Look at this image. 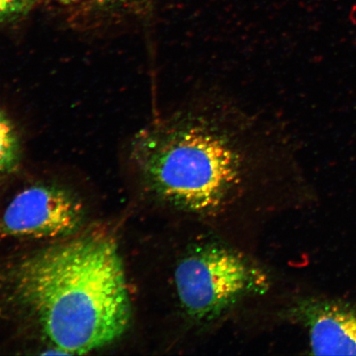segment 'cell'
Wrapping results in <instances>:
<instances>
[{
    "mask_svg": "<svg viewBox=\"0 0 356 356\" xmlns=\"http://www.w3.org/2000/svg\"><path fill=\"white\" fill-rule=\"evenodd\" d=\"M270 131L237 106L191 102L132 138L129 159L145 199L165 220L244 248L277 211L280 157Z\"/></svg>",
    "mask_w": 356,
    "mask_h": 356,
    "instance_id": "6da1fadb",
    "label": "cell"
},
{
    "mask_svg": "<svg viewBox=\"0 0 356 356\" xmlns=\"http://www.w3.org/2000/svg\"><path fill=\"white\" fill-rule=\"evenodd\" d=\"M7 299L58 354L104 348L130 327L132 301L118 245L83 234L22 258L7 274Z\"/></svg>",
    "mask_w": 356,
    "mask_h": 356,
    "instance_id": "7a4b0ae2",
    "label": "cell"
},
{
    "mask_svg": "<svg viewBox=\"0 0 356 356\" xmlns=\"http://www.w3.org/2000/svg\"><path fill=\"white\" fill-rule=\"evenodd\" d=\"M175 251L166 266L165 299L182 332L211 330L270 291L266 270L243 248L210 231Z\"/></svg>",
    "mask_w": 356,
    "mask_h": 356,
    "instance_id": "3957f363",
    "label": "cell"
},
{
    "mask_svg": "<svg viewBox=\"0 0 356 356\" xmlns=\"http://www.w3.org/2000/svg\"><path fill=\"white\" fill-rule=\"evenodd\" d=\"M81 200L55 184H39L20 191L0 218V235L13 238H61L74 236L86 221Z\"/></svg>",
    "mask_w": 356,
    "mask_h": 356,
    "instance_id": "277c9868",
    "label": "cell"
},
{
    "mask_svg": "<svg viewBox=\"0 0 356 356\" xmlns=\"http://www.w3.org/2000/svg\"><path fill=\"white\" fill-rule=\"evenodd\" d=\"M288 317L308 332L316 355H356V304L323 298L298 300Z\"/></svg>",
    "mask_w": 356,
    "mask_h": 356,
    "instance_id": "5b68a950",
    "label": "cell"
},
{
    "mask_svg": "<svg viewBox=\"0 0 356 356\" xmlns=\"http://www.w3.org/2000/svg\"><path fill=\"white\" fill-rule=\"evenodd\" d=\"M21 159L19 132L6 111L0 108V176L15 172L19 168Z\"/></svg>",
    "mask_w": 356,
    "mask_h": 356,
    "instance_id": "8992f818",
    "label": "cell"
},
{
    "mask_svg": "<svg viewBox=\"0 0 356 356\" xmlns=\"http://www.w3.org/2000/svg\"><path fill=\"white\" fill-rule=\"evenodd\" d=\"M40 0H0V22L11 21L26 15Z\"/></svg>",
    "mask_w": 356,
    "mask_h": 356,
    "instance_id": "52a82bcc",
    "label": "cell"
},
{
    "mask_svg": "<svg viewBox=\"0 0 356 356\" xmlns=\"http://www.w3.org/2000/svg\"><path fill=\"white\" fill-rule=\"evenodd\" d=\"M149 0H97V8L104 12L139 11L146 8Z\"/></svg>",
    "mask_w": 356,
    "mask_h": 356,
    "instance_id": "ba28073f",
    "label": "cell"
}]
</instances>
